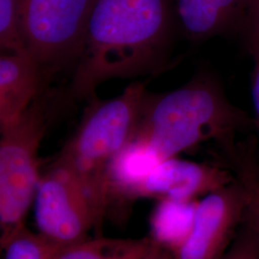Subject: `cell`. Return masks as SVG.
Listing matches in <instances>:
<instances>
[{"label": "cell", "mask_w": 259, "mask_h": 259, "mask_svg": "<svg viewBox=\"0 0 259 259\" xmlns=\"http://www.w3.org/2000/svg\"><path fill=\"white\" fill-rule=\"evenodd\" d=\"M151 245L150 237L140 239L87 238L61 248L55 259H143Z\"/></svg>", "instance_id": "4fadbf2b"}, {"label": "cell", "mask_w": 259, "mask_h": 259, "mask_svg": "<svg viewBox=\"0 0 259 259\" xmlns=\"http://www.w3.org/2000/svg\"><path fill=\"white\" fill-rule=\"evenodd\" d=\"M233 181L231 173L221 167L170 157L160 161L141 181L131 199L191 202Z\"/></svg>", "instance_id": "ba28073f"}, {"label": "cell", "mask_w": 259, "mask_h": 259, "mask_svg": "<svg viewBox=\"0 0 259 259\" xmlns=\"http://www.w3.org/2000/svg\"><path fill=\"white\" fill-rule=\"evenodd\" d=\"M197 201H158L150 218V238L173 252L191 229Z\"/></svg>", "instance_id": "7c38bea8"}, {"label": "cell", "mask_w": 259, "mask_h": 259, "mask_svg": "<svg viewBox=\"0 0 259 259\" xmlns=\"http://www.w3.org/2000/svg\"><path fill=\"white\" fill-rule=\"evenodd\" d=\"M146 83L129 84L111 100L93 98L81 123L58 158L81 180L93 204L96 226L109 204L108 173L111 161L133 139L147 95Z\"/></svg>", "instance_id": "3957f363"}, {"label": "cell", "mask_w": 259, "mask_h": 259, "mask_svg": "<svg viewBox=\"0 0 259 259\" xmlns=\"http://www.w3.org/2000/svg\"><path fill=\"white\" fill-rule=\"evenodd\" d=\"M176 27L172 0H93L69 96L91 101L110 79L157 73Z\"/></svg>", "instance_id": "6da1fadb"}, {"label": "cell", "mask_w": 259, "mask_h": 259, "mask_svg": "<svg viewBox=\"0 0 259 259\" xmlns=\"http://www.w3.org/2000/svg\"><path fill=\"white\" fill-rule=\"evenodd\" d=\"M178 27L189 40L243 32L250 0H172Z\"/></svg>", "instance_id": "9c48e42d"}, {"label": "cell", "mask_w": 259, "mask_h": 259, "mask_svg": "<svg viewBox=\"0 0 259 259\" xmlns=\"http://www.w3.org/2000/svg\"><path fill=\"white\" fill-rule=\"evenodd\" d=\"M249 128L253 118L230 101L215 75L203 71L172 92L147 93L133 139L164 160L211 139L232 149L234 135Z\"/></svg>", "instance_id": "7a4b0ae2"}, {"label": "cell", "mask_w": 259, "mask_h": 259, "mask_svg": "<svg viewBox=\"0 0 259 259\" xmlns=\"http://www.w3.org/2000/svg\"><path fill=\"white\" fill-rule=\"evenodd\" d=\"M28 52L47 78L74 65L93 0H18Z\"/></svg>", "instance_id": "5b68a950"}, {"label": "cell", "mask_w": 259, "mask_h": 259, "mask_svg": "<svg viewBox=\"0 0 259 259\" xmlns=\"http://www.w3.org/2000/svg\"><path fill=\"white\" fill-rule=\"evenodd\" d=\"M3 259H55L61 249L39 232L35 233L23 225L8 238L1 241Z\"/></svg>", "instance_id": "5bb4252c"}, {"label": "cell", "mask_w": 259, "mask_h": 259, "mask_svg": "<svg viewBox=\"0 0 259 259\" xmlns=\"http://www.w3.org/2000/svg\"><path fill=\"white\" fill-rule=\"evenodd\" d=\"M143 259H173V255L170 250L152 240L150 250Z\"/></svg>", "instance_id": "44dd1931"}, {"label": "cell", "mask_w": 259, "mask_h": 259, "mask_svg": "<svg viewBox=\"0 0 259 259\" xmlns=\"http://www.w3.org/2000/svg\"><path fill=\"white\" fill-rule=\"evenodd\" d=\"M160 161L162 160L146 143L131 139L109 168V203L111 198L131 199L134 189Z\"/></svg>", "instance_id": "8fae6325"}, {"label": "cell", "mask_w": 259, "mask_h": 259, "mask_svg": "<svg viewBox=\"0 0 259 259\" xmlns=\"http://www.w3.org/2000/svg\"><path fill=\"white\" fill-rule=\"evenodd\" d=\"M250 52L253 62L250 77V93L254 111L253 123L259 135V50L250 49Z\"/></svg>", "instance_id": "ac0fdd59"}, {"label": "cell", "mask_w": 259, "mask_h": 259, "mask_svg": "<svg viewBox=\"0 0 259 259\" xmlns=\"http://www.w3.org/2000/svg\"><path fill=\"white\" fill-rule=\"evenodd\" d=\"M55 96L45 90L19 120L1 131L0 227L1 241L24 225L40 179L38 148L53 111Z\"/></svg>", "instance_id": "277c9868"}, {"label": "cell", "mask_w": 259, "mask_h": 259, "mask_svg": "<svg viewBox=\"0 0 259 259\" xmlns=\"http://www.w3.org/2000/svg\"><path fill=\"white\" fill-rule=\"evenodd\" d=\"M247 207L248 192L240 179L204 196L173 259H222Z\"/></svg>", "instance_id": "52a82bcc"}, {"label": "cell", "mask_w": 259, "mask_h": 259, "mask_svg": "<svg viewBox=\"0 0 259 259\" xmlns=\"http://www.w3.org/2000/svg\"><path fill=\"white\" fill-rule=\"evenodd\" d=\"M247 215L250 221V227L259 236V204L256 202H254L249 194H248Z\"/></svg>", "instance_id": "ffe728a7"}, {"label": "cell", "mask_w": 259, "mask_h": 259, "mask_svg": "<svg viewBox=\"0 0 259 259\" xmlns=\"http://www.w3.org/2000/svg\"><path fill=\"white\" fill-rule=\"evenodd\" d=\"M242 33L246 36L249 50H259V0H250L247 19Z\"/></svg>", "instance_id": "e0dca14e"}, {"label": "cell", "mask_w": 259, "mask_h": 259, "mask_svg": "<svg viewBox=\"0 0 259 259\" xmlns=\"http://www.w3.org/2000/svg\"><path fill=\"white\" fill-rule=\"evenodd\" d=\"M47 77L28 52H3L0 57V130L19 120L45 90Z\"/></svg>", "instance_id": "30bf717a"}, {"label": "cell", "mask_w": 259, "mask_h": 259, "mask_svg": "<svg viewBox=\"0 0 259 259\" xmlns=\"http://www.w3.org/2000/svg\"><path fill=\"white\" fill-rule=\"evenodd\" d=\"M0 47L3 52L28 51L18 0H0Z\"/></svg>", "instance_id": "9a60e30c"}, {"label": "cell", "mask_w": 259, "mask_h": 259, "mask_svg": "<svg viewBox=\"0 0 259 259\" xmlns=\"http://www.w3.org/2000/svg\"><path fill=\"white\" fill-rule=\"evenodd\" d=\"M250 229L241 235L222 259H259V236L251 227Z\"/></svg>", "instance_id": "2e32d148"}, {"label": "cell", "mask_w": 259, "mask_h": 259, "mask_svg": "<svg viewBox=\"0 0 259 259\" xmlns=\"http://www.w3.org/2000/svg\"><path fill=\"white\" fill-rule=\"evenodd\" d=\"M33 204L38 232L61 248L87 239L96 227L81 180L58 157L40 176Z\"/></svg>", "instance_id": "8992f818"}, {"label": "cell", "mask_w": 259, "mask_h": 259, "mask_svg": "<svg viewBox=\"0 0 259 259\" xmlns=\"http://www.w3.org/2000/svg\"><path fill=\"white\" fill-rule=\"evenodd\" d=\"M240 180L246 186L250 198L259 204V176L250 161L240 162Z\"/></svg>", "instance_id": "d6986e66"}]
</instances>
